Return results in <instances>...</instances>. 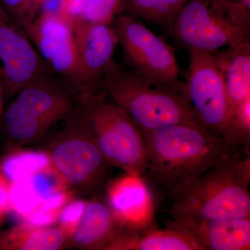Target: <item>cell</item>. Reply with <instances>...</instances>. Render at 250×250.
<instances>
[{
  "instance_id": "obj_18",
  "label": "cell",
  "mask_w": 250,
  "mask_h": 250,
  "mask_svg": "<svg viewBox=\"0 0 250 250\" xmlns=\"http://www.w3.org/2000/svg\"><path fill=\"white\" fill-rule=\"evenodd\" d=\"M67 245L59 227H37L27 223L0 231L1 250H58Z\"/></svg>"
},
{
  "instance_id": "obj_4",
  "label": "cell",
  "mask_w": 250,
  "mask_h": 250,
  "mask_svg": "<svg viewBox=\"0 0 250 250\" xmlns=\"http://www.w3.org/2000/svg\"><path fill=\"white\" fill-rule=\"evenodd\" d=\"M103 90L141 131L149 132L181 123H199L188 97L186 82L179 86L153 84L129 67L115 62L104 77Z\"/></svg>"
},
{
  "instance_id": "obj_30",
  "label": "cell",
  "mask_w": 250,
  "mask_h": 250,
  "mask_svg": "<svg viewBox=\"0 0 250 250\" xmlns=\"http://www.w3.org/2000/svg\"><path fill=\"white\" fill-rule=\"evenodd\" d=\"M63 2L64 0H43L41 4L38 15H61Z\"/></svg>"
},
{
  "instance_id": "obj_8",
  "label": "cell",
  "mask_w": 250,
  "mask_h": 250,
  "mask_svg": "<svg viewBox=\"0 0 250 250\" xmlns=\"http://www.w3.org/2000/svg\"><path fill=\"white\" fill-rule=\"evenodd\" d=\"M168 29L179 45L188 51L212 52L250 41V34L215 0H189Z\"/></svg>"
},
{
  "instance_id": "obj_32",
  "label": "cell",
  "mask_w": 250,
  "mask_h": 250,
  "mask_svg": "<svg viewBox=\"0 0 250 250\" xmlns=\"http://www.w3.org/2000/svg\"><path fill=\"white\" fill-rule=\"evenodd\" d=\"M42 1H43V0H39V8H40L41 4L42 3Z\"/></svg>"
},
{
  "instance_id": "obj_9",
  "label": "cell",
  "mask_w": 250,
  "mask_h": 250,
  "mask_svg": "<svg viewBox=\"0 0 250 250\" xmlns=\"http://www.w3.org/2000/svg\"><path fill=\"white\" fill-rule=\"evenodd\" d=\"M188 52L187 87L192 112L202 126L220 136L229 112L223 72L213 52Z\"/></svg>"
},
{
  "instance_id": "obj_14",
  "label": "cell",
  "mask_w": 250,
  "mask_h": 250,
  "mask_svg": "<svg viewBox=\"0 0 250 250\" xmlns=\"http://www.w3.org/2000/svg\"><path fill=\"white\" fill-rule=\"evenodd\" d=\"M167 227L188 237L199 250H250V218L207 221L176 218Z\"/></svg>"
},
{
  "instance_id": "obj_3",
  "label": "cell",
  "mask_w": 250,
  "mask_h": 250,
  "mask_svg": "<svg viewBox=\"0 0 250 250\" xmlns=\"http://www.w3.org/2000/svg\"><path fill=\"white\" fill-rule=\"evenodd\" d=\"M15 96L0 117L7 152L42 141L81 106L71 87L52 72L31 81Z\"/></svg>"
},
{
  "instance_id": "obj_12",
  "label": "cell",
  "mask_w": 250,
  "mask_h": 250,
  "mask_svg": "<svg viewBox=\"0 0 250 250\" xmlns=\"http://www.w3.org/2000/svg\"><path fill=\"white\" fill-rule=\"evenodd\" d=\"M72 29L84 100L103 90L104 77L116 62L113 56L118 45V38L112 24L78 21Z\"/></svg>"
},
{
  "instance_id": "obj_28",
  "label": "cell",
  "mask_w": 250,
  "mask_h": 250,
  "mask_svg": "<svg viewBox=\"0 0 250 250\" xmlns=\"http://www.w3.org/2000/svg\"><path fill=\"white\" fill-rule=\"evenodd\" d=\"M90 0H64L62 16L71 26L80 21Z\"/></svg>"
},
{
  "instance_id": "obj_2",
  "label": "cell",
  "mask_w": 250,
  "mask_h": 250,
  "mask_svg": "<svg viewBox=\"0 0 250 250\" xmlns=\"http://www.w3.org/2000/svg\"><path fill=\"white\" fill-rule=\"evenodd\" d=\"M250 154L236 153L167 200L172 218H250Z\"/></svg>"
},
{
  "instance_id": "obj_1",
  "label": "cell",
  "mask_w": 250,
  "mask_h": 250,
  "mask_svg": "<svg viewBox=\"0 0 250 250\" xmlns=\"http://www.w3.org/2000/svg\"><path fill=\"white\" fill-rule=\"evenodd\" d=\"M142 133L146 169L141 178L152 193L155 207L219 163L244 152L197 123Z\"/></svg>"
},
{
  "instance_id": "obj_29",
  "label": "cell",
  "mask_w": 250,
  "mask_h": 250,
  "mask_svg": "<svg viewBox=\"0 0 250 250\" xmlns=\"http://www.w3.org/2000/svg\"><path fill=\"white\" fill-rule=\"evenodd\" d=\"M10 187L11 182L0 170V223L4 221L6 215L11 211Z\"/></svg>"
},
{
  "instance_id": "obj_31",
  "label": "cell",
  "mask_w": 250,
  "mask_h": 250,
  "mask_svg": "<svg viewBox=\"0 0 250 250\" xmlns=\"http://www.w3.org/2000/svg\"><path fill=\"white\" fill-rule=\"evenodd\" d=\"M5 98L4 90H3L2 85L0 83V117L3 112V103H4V99Z\"/></svg>"
},
{
  "instance_id": "obj_19",
  "label": "cell",
  "mask_w": 250,
  "mask_h": 250,
  "mask_svg": "<svg viewBox=\"0 0 250 250\" xmlns=\"http://www.w3.org/2000/svg\"><path fill=\"white\" fill-rule=\"evenodd\" d=\"M189 0H126L123 14L168 29Z\"/></svg>"
},
{
  "instance_id": "obj_5",
  "label": "cell",
  "mask_w": 250,
  "mask_h": 250,
  "mask_svg": "<svg viewBox=\"0 0 250 250\" xmlns=\"http://www.w3.org/2000/svg\"><path fill=\"white\" fill-rule=\"evenodd\" d=\"M79 110L42 140L41 149L67 188L91 198L103 197L114 166L99 149Z\"/></svg>"
},
{
  "instance_id": "obj_21",
  "label": "cell",
  "mask_w": 250,
  "mask_h": 250,
  "mask_svg": "<svg viewBox=\"0 0 250 250\" xmlns=\"http://www.w3.org/2000/svg\"><path fill=\"white\" fill-rule=\"evenodd\" d=\"M220 136L232 147L250 154V98L230 112Z\"/></svg>"
},
{
  "instance_id": "obj_17",
  "label": "cell",
  "mask_w": 250,
  "mask_h": 250,
  "mask_svg": "<svg viewBox=\"0 0 250 250\" xmlns=\"http://www.w3.org/2000/svg\"><path fill=\"white\" fill-rule=\"evenodd\" d=\"M107 250H199L197 245L178 230L154 227L139 232L123 231L110 243Z\"/></svg>"
},
{
  "instance_id": "obj_11",
  "label": "cell",
  "mask_w": 250,
  "mask_h": 250,
  "mask_svg": "<svg viewBox=\"0 0 250 250\" xmlns=\"http://www.w3.org/2000/svg\"><path fill=\"white\" fill-rule=\"evenodd\" d=\"M49 72L52 71L24 29L13 22L1 10L0 83L5 98L15 96L31 81Z\"/></svg>"
},
{
  "instance_id": "obj_13",
  "label": "cell",
  "mask_w": 250,
  "mask_h": 250,
  "mask_svg": "<svg viewBox=\"0 0 250 250\" xmlns=\"http://www.w3.org/2000/svg\"><path fill=\"white\" fill-rule=\"evenodd\" d=\"M104 196L125 231L139 232L152 226L155 205L150 190L141 177L125 173L110 181Z\"/></svg>"
},
{
  "instance_id": "obj_16",
  "label": "cell",
  "mask_w": 250,
  "mask_h": 250,
  "mask_svg": "<svg viewBox=\"0 0 250 250\" xmlns=\"http://www.w3.org/2000/svg\"><path fill=\"white\" fill-rule=\"evenodd\" d=\"M212 52L223 72L228 93L229 115L250 98V41Z\"/></svg>"
},
{
  "instance_id": "obj_24",
  "label": "cell",
  "mask_w": 250,
  "mask_h": 250,
  "mask_svg": "<svg viewBox=\"0 0 250 250\" xmlns=\"http://www.w3.org/2000/svg\"><path fill=\"white\" fill-rule=\"evenodd\" d=\"M126 0H90L80 21L111 25L123 14Z\"/></svg>"
},
{
  "instance_id": "obj_33",
  "label": "cell",
  "mask_w": 250,
  "mask_h": 250,
  "mask_svg": "<svg viewBox=\"0 0 250 250\" xmlns=\"http://www.w3.org/2000/svg\"><path fill=\"white\" fill-rule=\"evenodd\" d=\"M1 8H0V14H1Z\"/></svg>"
},
{
  "instance_id": "obj_27",
  "label": "cell",
  "mask_w": 250,
  "mask_h": 250,
  "mask_svg": "<svg viewBox=\"0 0 250 250\" xmlns=\"http://www.w3.org/2000/svg\"><path fill=\"white\" fill-rule=\"evenodd\" d=\"M231 16L242 22L250 21V0H215Z\"/></svg>"
},
{
  "instance_id": "obj_26",
  "label": "cell",
  "mask_w": 250,
  "mask_h": 250,
  "mask_svg": "<svg viewBox=\"0 0 250 250\" xmlns=\"http://www.w3.org/2000/svg\"><path fill=\"white\" fill-rule=\"evenodd\" d=\"M86 202L87 200L83 199L74 198L64 206L61 211L57 223L67 243L78 227Z\"/></svg>"
},
{
  "instance_id": "obj_23",
  "label": "cell",
  "mask_w": 250,
  "mask_h": 250,
  "mask_svg": "<svg viewBox=\"0 0 250 250\" xmlns=\"http://www.w3.org/2000/svg\"><path fill=\"white\" fill-rule=\"evenodd\" d=\"M11 210L21 219L25 218L43 201L29 177L11 183Z\"/></svg>"
},
{
  "instance_id": "obj_15",
  "label": "cell",
  "mask_w": 250,
  "mask_h": 250,
  "mask_svg": "<svg viewBox=\"0 0 250 250\" xmlns=\"http://www.w3.org/2000/svg\"><path fill=\"white\" fill-rule=\"evenodd\" d=\"M124 229L103 197L87 200L77 229L67 243L83 250H106Z\"/></svg>"
},
{
  "instance_id": "obj_22",
  "label": "cell",
  "mask_w": 250,
  "mask_h": 250,
  "mask_svg": "<svg viewBox=\"0 0 250 250\" xmlns=\"http://www.w3.org/2000/svg\"><path fill=\"white\" fill-rule=\"evenodd\" d=\"M76 192L65 189L50 195L38 206L32 213L23 219L24 223L34 226H53L64 206L75 198Z\"/></svg>"
},
{
  "instance_id": "obj_10",
  "label": "cell",
  "mask_w": 250,
  "mask_h": 250,
  "mask_svg": "<svg viewBox=\"0 0 250 250\" xmlns=\"http://www.w3.org/2000/svg\"><path fill=\"white\" fill-rule=\"evenodd\" d=\"M24 30L50 70L71 87L82 103L84 93L71 24L60 15L39 14Z\"/></svg>"
},
{
  "instance_id": "obj_25",
  "label": "cell",
  "mask_w": 250,
  "mask_h": 250,
  "mask_svg": "<svg viewBox=\"0 0 250 250\" xmlns=\"http://www.w3.org/2000/svg\"><path fill=\"white\" fill-rule=\"evenodd\" d=\"M0 8L13 22L24 29L37 16L39 0H0Z\"/></svg>"
},
{
  "instance_id": "obj_7",
  "label": "cell",
  "mask_w": 250,
  "mask_h": 250,
  "mask_svg": "<svg viewBox=\"0 0 250 250\" xmlns=\"http://www.w3.org/2000/svg\"><path fill=\"white\" fill-rule=\"evenodd\" d=\"M112 24L126 66L153 84L179 86L185 83L179 79L173 48L141 20L121 14Z\"/></svg>"
},
{
  "instance_id": "obj_6",
  "label": "cell",
  "mask_w": 250,
  "mask_h": 250,
  "mask_svg": "<svg viewBox=\"0 0 250 250\" xmlns=\"http://www.w3.org/2000/svg\"><path fill=\"white\" fill-rule=\"evenodd\" d=\"M79 112L108 162L125 173L142 177L146 169L144 139L127 113L108 100L104 90L83 100Z\"/></svg>"
},
{
  "instance_id": "obj_20",
  "label": "cell",
  "mask_w": 250,
  "mask_h": 250,
  "mask_svg": "<svg viewBox=\"0 0 250 250\" xmlns=\"http://www.w3.org/2000/svg\"><path fill=\"white\" fill-rule=\"evenodd\" d=\"M51 166L45 151L14 149L6 152L0 162V170L11 183L27 178Z\"/></svg>"
}]
</instances>
